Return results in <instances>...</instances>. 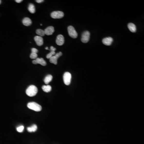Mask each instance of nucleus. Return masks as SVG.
I'll use <instances>...</instances> for the list:
<instances>
[{
  "instance_id": "nucleus-23",
  "label": "nucleus",
  "mask_w": 144,
  "mask_h": 144,
  "mask_svg": "<svg viewBox=\"0 0 144 144\" xmlns=\"http://www.w3.org/2000/svg\"><path fill=\"white\" fill-rule=\"evenodd\" d=\"M62 55H63L62 53L60 52L56 54L55 55V56H56V57H57L58 58L59 57H60V56H61Z\"/></svg>"
},
{
  "instance_id": "nucleus-22",
  "label": "nucleus",
  "mask_w": 144,
  "mask_h": 144,
  "mask_svg": "<svg viewBox=\"0 0 144 144\" xmlns=\"http://www.w3.org/2000/svg\"><path fill=\"white\" fill-rule=\"evenodd\" d=\"M24 128V127L23 126H20L18 128H17V131L19 133H22L23 131Z\"/></svg>"
},
{
  "instance_id": "nucleus-26",
  "label": "nucleus",
  "mask_w": 144,
  "mask_h": 144,
  "mask_svg": "<svg viewBox=\"0 0 144 144\" xmlns=\"http://www.w3.org/2000/svg\"><path fill=\"white\" fill-rule=\"evenodd\" d=\"M36 1L38 3H41V2H43L44 0H37Z\"/></svg>"
},
{
  "instance_id": "nucleus-15",
  "label": "nucleus",
  "mask_w": 144,
  "mask_h": 144,
  "mask_svg": "<svg viewBox=\"0 0 144 144\" xmlns=\"http://www.w3.org/2000/svg\"><path fill=\"white\" fill-rule=\"evenodd\" d=\"M42 89L46 93H48L51 91L52 87L49 85H43L42 86Z\"/></svg>"
},
{
  "instance_id": "nucleus-13",
  "label": "nucleus",
  "mask_w": 144,
  "mask_h": 144,
  "mask_svg": "<svg viewBox=\"0 0 144 144\" xmlns=\"http://www.w3.org/2000/svg\"><path fill=\"white\" fill-rule=\"evenodd\" d=\"M128 29L132 32H136V27L135 25L132 23H130L128 25Z\"/></svg>"
},
{
  "instance_id": "nucleus-21",
  "label": "nucleus",
  "mask_w": 144,
  "mask_h": 144,
  "mask_svg": "<svg viewBox=\"0 0 144 144\" xmlns=\"http://www.w3.org/2000/svg\"><path fill=\"white\" fill-rule=\"evenodd\" d=\"M37 57H38V55H37V53H32V52L30 54V57L31 59H36V58H37Z\"/></svg>"
},
{
  "instance_id": "nucleus-27",
  "label": "nucleus",
  "mask_w": 144,
  "mask_h": 144,
  "mask_svg": "<svg viewBox=\"0 0 144 144\" xmlns=\"http://www.w3.org/2000/svg\"><path fill=\"white\" fill-rule=\"evenodd\" d=\"M15 1H16V2H17V3H20V2H22V0H16Z\"/></svg>"
},
{
  "instance_id": "nucleus-3",
  "label": "nucleus",
  "mask_w": 144,
  "mask_h": 144,
  "mask_svg": "<svg viewBox=\"0 0 144 144\" xmlns=\"http://www.w3.org/2000/svg\"><path fill=\"white\" fill-rule=\"evenodd\" d=\"M71 75L69 72H66L63 75V80L66 85H69L71 80Z\"/></svg>"
},
{
  "instance_id": "nucleus-16",
  "label": "nucleus",
  "mask_w": 144,
  "mask_h": 144,
  "mask_svg": "<svg viewBox=\"0 0 144 144\" xmlns=\"http://www.w3.org/2000/svg\"><path fill=\"white\" fill-rule=\"evenodd\" d=\"M37 129V126L36 125H34L30 127L27 128V131L29 132H35Z\"/></svg>"
},
{
  "instance_id": "nucleus-20",
  "label": "nucleus",
  "mask_w": 144,
  "mask_h": 144,
  "mask_svg": "<svg viewBox=\"0 0 144 144\" xmlns=\"http://www.w3.org/2000/svg\"><path fill=\"white\" fill-rule=\"evenodd\" d=\"M56 54L55 51H51L48 54V55H47V58L48 59H50L51 57H52L54 55H55Z\"/></svg>"
},
{
  "instance_id": "nucleus-2",
  "label": "nucleus",
  "mask_w": 144,
  "mask_h": 144,
  "mask_svg": "<svg viewBox=\"0 0 144 144\" xmlns=\"http://www.w3.org/2000/svg\"><path fill=\"white\" fill-rule=\"evenodd\" d=\"M27 107L30 109L37 112H39L41 111L42 107L39 104L35 102H30L27 104Z\"/></svg>"
},
{
  "instance_id": "nucleus-17",
  "label": "nucleus",
  "mask_w": 144,
  "mask_h": 144,
  "mask_svg": "<svg viewBox=\"0 0 144 144\" xmlns=\"http://www.w3.org/2000/svg\"><path fill=\"white\" fill-rule=\"evenodd\" d=\"M28 10L31 13H34L35 12V8L34 5L32 4H30L28 7Z\"/></svg>"
},
{
  "instance_id": "nucleus-25",
  "label": "nucleus",
  "mask_w": 144,
  "mask_h": 144,
  "mask_svg": "<svg viewBox=\"0 0 144 144\" xmlns=\"http://www.w3.org/2000/svg\"><path fill=\"white\" fill-rule=\"evenodd\" d=\"M56 50V48H54L53 46H51L50 47V50H51V51H55Z\"/></svg>"
},
{
  "instance_id": "nucleus-1",
  "label": "nucleus",
  "mask_w": 144,
  "mask_h": 144,
  "mask_svg": "<svg viewBox=\"0 0 144 144\" xmlns=\"http://www.w3.org/2000/svg\"><path fill=\"white\" fill-rule=\"evenodd\" d=\"M38 92L37 87L35 85H31L29 86L26 90V93L27 95L29 96H35Z\"/></svg>"
},
{
  "instance_id": "nucleus-10",
  "label": "nucleus",
  "mask_w": 144,
  "mask_h": 144,
  "mask_svg": "<svg viewBox=\"0 0 144 144\" xmlns=\"http://www.w3.org/2000/svg\"><path fill=\"white\" fill-rule=\"evenodd\" d=\"M45 31V35H50L53 33L55 31L54 28L52 26H50L46 28V29L44 30Z\"/></svg>"
},
{
  "instance_id": "nucleus-19",
  "label": "nucleus",
  "mask_w": 144,
  "mask_h": 144,
  "mask_svg": "<svg viewBox=\"0 0 144 144\" xmlns=\"http://www.w3.org/2000/svg\"><path fill=\"white\" fill-rule=\"evenodd\" d=\"M36 33L37 34V35H38L40 37H43L45 35V31L44 30H42V29H37L36 30Z\"/></svg>"
},
{
  "instance_id": "nucleus-29",
  "label": "nucleus",
  "mask_w": 144,
  "mask_h": 144,
  "mask_svg": "<svg viewBox=\"0 0 144 144\" xmlns=\"http://www.w3.org/2000/svg\"><path fill=\"white\" fill-rule=\"evenodd\" d=\"M1 3V0H0V4Z\"/></svg>"
},
{
  "instance_id": "nucleus-7",
  "label": "nucleus",
  "mask_w": 144,
  "mask_h": 144,
  "mask_svg": "<svg viewBox=\"0 0 144 144\" xmlns=\"http://www.w3.org/2000/svg\"><path fill=\"white\" fill-rule=\"evenodd\" d=\"M32 63L35 65L38 64H40L43 66H46L47 65L46 62L44 60L43 58H37L35 60H33Z\"/></svg>"
},
{
  "instance_id": "nucleus-14",
  "label": "nucleus",
  "mask_w": 144,
  "mask_h": 144,
  "mask_svg": "<svg viewBox=\"0 0 144 144\" xmlns=\"http://www.w3.org/2000/svg\"><path fill=\"white\" fill-rule=\"evenodd\" d=\"M53 79V76L51 75H48L45 77V79L44 80V82L46 84H48Z\"/></svg>"
},
{
  "instance_id": "nucleus-6",
  "label": "nucleus",
  "mask_w": 144,
  "mask_h": 144,
  "mask_svg": "<svg viewBox=\"0 0 144 144\" xmlns=\"http://www.w3.org/2000/svg\"><path fill=\"white\" fill-rule=\"evenodd\" d=\"M64 14L60 11H54L51 14V17L54 19H59L64 17Z\"/></svg>"
},
{
  "instance_id": "nucleus-8",
  "label": "nucleus",
  "mask_w": 144,
  "mask_h": 144,
  "mask_svg": "<svg viewBox=\"0 0 144 144\" xmlns=\"http://www.w3.org/2000/svg\"><path fill=\"white\" fill-rule=\"evenodd\" d=\"M56 42L57 44L59 46L63 45L65 42V38L63 36L61 35H58L56 39Z\"/></svg>"
},
{
  "instance_id": "nucleus-5",
  "label": "nucleus",
  "mask_w": 144,
  "mask_h": 144,
  "mask_svg": "<svg viewBox=\"0 0 144 144\" xmlns=\"http://www.w3.org/2000/svg\"><path fill=\"white\" fill-rule=\"evenodd\" d=\"M68 35L70 37L74 38H77L78 34L73 26H70L68 27Z\"/></svg>"
},
{
  "instance_id": "nucleus-18",
  "label": "nucleus",
  "mask_w": 144,
  "mask_h": 144,
  "mask_svg": "<svg viewBox=\"0 0 144 144\" xmlns=\"http://www.w3.org/2000/svg\"><path fill=\"white\" fill-rule=\"evenodd\" d=\"M58 58L57 57H56V56H53L52 57H51L50 58V63H53L55 65H57V59H58Z\"/></svg>"
},
{
  "instance_id": "nucleus-12",
  "label": "nucleus",
  "mask_w": 144,
  "mask_h": 144,
  "mask_svg": "<svg viewBox=\"0 0 144 144\" xmlns=\"http://www.w3.org/2000/svg\"><path fill=\"white\" fill-rule=\"evenodd\" d=\"M22 23L26 26H30L31 25L32 21L28 17L25 18L22 20Z\"/></svg>"
},
{
  "instance_id": "nucleus-9",
  "label": "nucleus",
  "mask_w": 144,
  "mask_h": 144,
  "mask_svg": "<svg viewBox=\"0 0 144 144\" xmlns=\"http://www.w3.org/2000/svg\"><path fill=\"white\" fill-rule=\"evenodd\" d=\"M113 40V38L109 37L104 38V39H103L102 42L104 45L106 46H110L112 44Z\"/></svg>"
},
{
  "instance_id": "nucleus-11",
  "label": "nucleus",
  "mask_w": 144,
  "mask_h": 144,
  "mask_svg": "<svg viewBox=\"0 0 144 144\" xmlns=\"http://www.w3.org/2000/svg\"><path fill=\"white\" fill-rule=\"evenodd\" d=\"M35 41L38 46H41L43 44V39L40 36H36L34 38Z\"/></svg>"
},
{
  "instance_id": "nucleus-30",
  "label": "nucleus",
  "mask_w": 144,
  "mask_h": 144,
  "mask_svg": "<svg viewBox=\"0 0 144 144\" xmlns=\"http://www.w3.org/2000/svg\"><path fill=\"white\" fill-rule=\"evenodd\" d=\"M40 25H41V26H42V24H40Z\"/></svg>"
},
{
  "instance_id": "nucleus-4",
  "label": "nucleus",
  "mask_w": 144,
  "mask_h": 144,
  "mask_svg": "<svg viewBox=\"0 0 144 144\" xmlns=\"http://www.w3.org/2000/svg\"><path fill=\"white\" fill-rule=\"evenodd\" d=\"M90 33L88 31H85L83 32L81 36V40L83 43H87L89 40Z\"/></svg>"
},
{
  "instance_id": "nucleus-24",
  "label": "nucleus",
  "mask_w": 144,
  "mask_h": 144,
  "mask_svg": "<svg viewBox=\"0 0 144 144\" xmlns=\"http://www.w3.org/2000/svg\"><path fill=\"white\" fill-rule=\"evenodd\" d=\"M31 51L32 53H37L38 52V50L36 49V48H32Z\"/></svg>"
},
{
  "instance_id": "nucleus-28",
  "label": "nucleus",
  "mask_w": 144,
  "mask_h": 144,
  "mask_svg": "<svg viewBox=\"0 0 144 144\" xmlns=\"http://www.w3.org/2000/svg\"><path fill=\"white\" fill-rule=\"evenodd\" d=\"M45 49H46V50H48V47H47L45 48Z\"/></svg>"
}]
</instances>
